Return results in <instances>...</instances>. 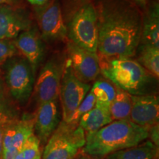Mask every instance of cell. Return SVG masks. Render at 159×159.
Listing matches in <instances>:
<instances>
[{
	"instance_id": "cell-18",
	"label": "cell",
	"mask_w": 159,
	"mask_h": 159,
	"mask_svg": "<svg viewBox=\"0 0 159 159\" xmlns=\"http://www.w3.org/2000/svg\"><path fill=\"white\" fill-rule=\"evenodd\" d=\"M158 147L150 140L132 148L118 150L108 155L105 159H153L158 156Z\"/></svg>"
},
{
	"instance_id": "cell-1",
	"label": "cell",
	"mask_w": 159,
	"mask_h": 159,
	"mask_svg": "<svg viewBox=\"0 0 159 159\" xmlns=\"http://www.w3.org/2000/svg\"><path fill=\"white\" fill-rule=\"evenodd\" d=\"M99 55L106 59L130 58L140 45L142 19L125 0H102L96 9Z\"/></svg>"
},
{
	"instance_id": "cell-34",
	"label": "cell",
	"mask_w": 159,
	"mask_h": 159,
	"mask_svg": "<svg viewBox=\"0 0 159 159\" xmlns=\"http://www.w3.org/2000/svg\"><path fill=\"white\" fill-rule=\"evenodd\" d=\"M92 159H97V158H92Z\"/></svg>"
},
{
	"instance_id": "cell-32",
	"label": "cell",
	"mask_w": 159,
	"mask_h": 159,
	"mask_svg": "<svg viewBox=\"0 0 159 159\" xmlns=\"http://www.w3.org/2000/svg\"><path fill=\"white\" fill-rule=\"evenodd\" d=\"M41 154H40L39 156H38L35 159H41Z\"/></svg>"
},
{
	"instance_id": "cell-16",
	"label": "cell",
	"mask_w": 159,
	"mask_h": 159,
	"mask_svg": "<svg viewBox=\"0 0 159 159\" xmlns=\"http://www.w3.org/2000/svg\"><path fill=\"white\" fill-rule=\"evenodd\" d=\"M108 104L96 102L94 107L80 119L78 125L84 131L92 132L112 122Z\"/></svg>"
},
{
	"instance_id": "cell-15",
	"label": "cell",
	"mask_w": 159,
	"mask_h": 159,
	"mask_svg": "<svg viewBox=\"0 0 159 159\" xmlns=\"http://www.w3.org/2000/svg\"><path fill=\"white\" fill-rule=\"evenodd\" d=\"M34 132V118L16 119L7 123L4 133L3 150L19 152L23 144Z\"/></svg>"
},
{
	"instance_id": "cell-29",
	"label": "cell",
	"mask_w": 159,
	"mask_h": 159,
	"mask_svg": "<svg viewBox=\"0 0 159 159\" xmlns=\"http://www.w3.org/2000/svg\"><path fill=\"white\" fill-rule=\"evenodd\" d=\"M29 3H30L31 5L36 6H41L44 5L45 3H47L49 0H27Z\"/></svg>"
},
{
	"instance_id": "cell-28",
	"label": "cell",
	"mask_w": 159,
	"mask_h": 159,
	"mask_svg": "<svg viewBox=\"0 0 159 159\" xmlns=\"http://www.w3.org/2000/svg\"><path fill=\"white\" fill-rule=\"evenodd\" d=\"M92 157L88 156L87 154H85L83 151L81 150L80 152H79L76 156H75L72 159H92Z\"/></svg>"
},
{
	"instance_id": "cell-19",
	"label": "cell",
	"mask_w": 159,
	"mask_h": 159,
	"mask_svg": "<svg viewBox=\"0 0 159 159\" xmlns=\"http://www.w3.org/2000/svg\"><path fill=\"white\" fill-rule=\"evenodd\" d=\"M131 104V94L117 88L116 96L109 105L112 120L130 119Z\"/></svg>"
},
{
	"instance_id": "cell-26",
	"label": "cell",
	"mask_w": 159,
	"mask_h": 159,
	"mask_svg": "<svg viewBox=\"0 0 159 159\" xmlns=\"http://www.w3.org/2000/svg\"><path fill=\"white\" fill-rule=\"evenodd\" d=\"M159 125L158 124L153 125L148 128V138H150V141L156 146L158 147L159 145Z\"/></svg>"
},
{
	"instance_id": "cell-3",
	"label": "cell",
	"mask_w": 159,
	"mask_h": 159,
	"mask_svg": "<svg viewBox=\"0 0 159 159\" xmlns=\"http://www.w3.org/2000/svg\"><path fill=\"white\" fill-rule=\"evenodd\" d=\"M99 61L102 75L121 90L131 95H143L150 85L151 75L138 61L132 59Z\"/></svg>"
},
{
	"instance_id": "cell-31",
	"label": "cell",
	"mask_w": 159,
	"mask_h": 159,
	"mask_svg": "<svg viewBox=\"0 0 159 159\" xmlns=\"http://www.w3.org/2000/svg\"><path fill=\"white\" fill-rule=\"evenodd\" d=\"M134 1H136L137 3L139 4V5H145V4H146V1L147 0H134Z\"/></svg>"
},
{
	"instance_id": "cell-17",
	"label": "cell",
	"mask_w": 159,
	"mask_h": 159,
	"mask_svg": "<svg viewBox=\"0 0 159 159\" xmlns=\"http://www.w3.org/2000/svg\"><path fill=\"white\" fill-rule=\"evenodd\" d=\"M140 43H148L159 48V7L155 3L148 10L142 25Z\"/></svg>"
},
{
	"instance_id": "cell-33",
	"label": "cell",
	"mask_w": 159,
	"mask_h": 159,
	"mask_svg": "<svg viewBox=\"0 0 159 159\" xmlns=\"http://www.w3.org/2000/svg\"><path fill=\"white\" fill-rule=\"evenodd\" d=\"M77 1H79V2H83V1H85V0H77Z\"/></svg>"
},
{
	"instance_id": "cell-12",
	"label": "cell",
	"mask_w": 159,
	"mask_h": 159,
	"mask_svg": "<svg viewBox=\"0 0 159 159\" xmlns=\"http://www.w3.org/2000/svg\"><path fill=\"white\" fill-rule=\"evenodd\" d=\"M130 120L144 128L158 124L159 119V100L155 94L131 95Z\"/></svg>"
},
{
	"instance_id": "cell-7",
	"label": "cell",
	"mask_w": 159,
	"mask_h": 159,
	"mask_svg": "<svg viewBox=\"0 0 159 159\" xmlns=\"http://www.w3.org/2000/svg\"><path fill=\"white\" fill-rule=\"evenodd\" d=\"M90 89L91 85L89 83L83 82L76 77L71 69L70 61L67 59L64 63L59 91L63 114L62 121L68 122Z\"/></svg>"
},
{
	"instance_id": "cell-10",
	"label": "cell",
	"mask_w": 159,
	"mask_h": 159,
	"mask_svg": "<svg viewBox=\"0 0 159 159\" xmlns=\"http://www.w3.org/2000/svg\"><path fill=\"white\" fill-rule=\"evenodd\" d=\"M67 53L71 69L77 78L86 83L97 78L100 73L99 57L97 52L83 49L70 41L67 43Z\"/></svg>"
},
{
	"instance_id": "cell-13",
	"label": "cell",
	"mask_w": 159,
	"mask_h": 159,
	"mask_svg": "<svg viewBox=\"0 0 159 159\" xmlns=\"http://www.w3.org/2000/svg\"><path fill=\"white\" fill-rule=\"evenodd\" d=\"M13 42L18 52L29 61L35 72L44 55V44L38 31L30 27L19 33Z\"/></svg>"
},
{
	"instance_id": "cell-25",
	"label": "cell",
	"mask_w": 159,
	"mask_h": 159,
	"mask_svg": "<svg viewBox=\"0 0 159 159\" xmlns=\"http://www.w3.org/2000/svg\"><path fill=\"white\" fill-rule=\"evenodd\" d=\"M18 54V50L13 40L0 39V63Z\"/></svg>"
},
{
	"instance_id": "cell-2",
	"label": "cell",
	"mask_w": 159,
	"mask_h": 159,
	"mask_svg": "<svg viewBox=\"0 0 159 159\" xmlns=\"http://www.w3.org/2000/svg\"><path fill=\"white\" fill-rule=\"evenodd\" d=\"M148 128L130 119L112 121L99 130L88 132L82 150L94 158L136 146L148 139Z\"/></svg>"
},
{
	"instance_id": "cell-5",
	"label": "cell",
	"mask_w": 159,
	"mask_h": 159,
	"mask_svg": "<svg viewBox=\"0 0 159 159\" xmlns=\"http://www.w3.org/2000/svg\"><path fill=\"white\" fill-rule=\"evenodd\" d=\"M5 84L11 97L24 105L29 100L35 84V71L27 59L14 55L2 66Z\"/></svg>"
},
{
	"instance_id": "cell-9",
	"label": "cell",
	"mask_w": 159,
	"mask_h": 159,
	"mask_svg": "<svg viewBox=\"0 0 159 159\" xmlns=\"http://www.w3.org/2000/svg\"><path fill=\"white\" fill-rule=\"evenodd\" d=\"M35 10L41 39L50 41L63 40L66 37L67 27L58 2L49 0L44 5L36 6Z\"/></svg>"
},
{
	"instance_id": "cell-11",
	"label": "cell",
	"mask_w": 159,
	"mask_h": 159,
	"mask_svg": "<svg viewBox=\"0 0 159 159\" xmlns=\"http://www.w3.org/2000/svg\"><path fill=\"white\" fill-rule=\"evenodd\" d=\"M31 27V20L25 10L4 4L0 5V39L13 40Z\"/></svg>"
},
{
	"instance_id": "cell-6",
	"label": "cell",
	"mask_w": 159,
	"mask_h": 159,
	"mask_svg": "<svg viewBox=\"0 0 159 159\" xmlns=\"http://www.w3.org/2000/svg\"><path fill=\"white\" fill-rule=\"evenodd\" d=\"M67 35L75 44L97 53L98 21L94 5L86 4L77 10L69 22Z\"/></svg>"
},
{
	"instance_id": "cell-23",
	"label": "cell",
	"mask_w": 159,
	"mask_h": 159,
	"mask_svg": "<svg viewBox=\"0 0 159 159\" xmlns=\"http://www.w3.org/2000/svg\"><path fill=\"white\" fill-rule=\"evenodd\" d=\"M39 139L33 134L23 144L15 159H35L41 154Z\"/></svg>"
},
{
	"instance_id": "cell-27",
	"label": "cell",
	"mask_w": 159,
	"mask_h": 159,
	"mask_svg": "<svg viewBox=\"0 0 159 159\" xmlns=\"http://www.w3.org/2000/svg\"><path fill=\"white\" fill-rule=\"evenodd\" d=\"M7 124H0V159H2L3 152V137Z\"/></svg>"
},
{
	"instance_id": "cell-14",
	"label": "cell",
	"mask_w": 159,
	"mask_h": 159,
	"mask_svg": "<svg viewBox=\"0 0 159 159\" xmlns=\"http://www.w3.org/2000/svg\"><path fill=\"white\" fill-rule=\"evenodd\" d=\"M60 122L56 100L39 105L34 118V129L40 142L46 144Z\"/></svg>"
},
{
	"instance_id": "cell-21",
	"label": "cell",
	"mask_w": 159,
	"mask_h": 159,
	"mask_svg": "<svg viewBox=\"0 0 159 159\" xmlns=\"http://www.w3.org/2000/svg\"><path fill=\"white\" fill-rule=\"evenodd\" d=\"M6 85L0 77V124L7 123L16 119V112L10 102Z\"/></svg>"
},
{
	"instance_id": "cell-20",
	"label": "cell",
	"mask_w": 159,
	"mask_h": 159,
	"mask_svg": "<svg viewBox=\"0 0 159 159\" xmlns=\"http://www.w3.org/2000/svg\"><path fill=\"white\" fill-rule=\"evenodd\" d=\"M139 63L151 75L158 78L159 76V48L148 43L139 45Z\"/></svg>"
},
{
	"instance_id": "cell-4",
	"label": "cell",
	"mask_w": 159,
	"mask_h": 159,
	"mask_svg": "<svg viewBox=\"0 0 159 159\" xmlns=\"http://www.w3.org/2000/svg\"><path fill=\"white\" fill-rule=\"evenodd\" d=\"M85 143V131L79 125L61 121L46 143L42 159H72Z\"/></svg>"
},
{
	"instance_id": "cell-30",
	"label": "cell",
	"mask_w": 159,
	"mask_h": 159,
	"mask_svg": "<svg viewBox=\"0 0 159 159\" xmlns=\"http://www.w3.org/2000/svg\"><path fill=\"white\" fill-rule=\"evenodd\" d=\"M13 0H0V5H4V4H9L11 3Z\"/></svg>"
},
{
	"instance_id": "cell-24",
	"label": "cell",
	"mask_w": 159,
	"mask_h": 159,
	"mask_svg": "<svg viewBox=\"0 0 159 159\" xmlns=\"http://www.w3.org/2000/svg\"><path fill=\"white\" fill-rule=\"evenodd\" d=\"M96 98H95L94 95L91 92V91H89L88 94L83 100L81 102L80 104L77 107L76 110L74 111L73 114L69 119L68 122L73 123V124L78 125L80 119L85 114H86L88 111L91 110L94 107L96 104Z\"/></svg>"
},
{
	"instance_id": "cell-22",
	"label": "cell",
	"mask_w": 159,
	"mask_h": 159,
	"mask_svg": "<svg viewBox=\"0 0 159 159\" xmlns=\"http://www.w3.org/2000/svg\"><path fill=\"white\" fill-rule=\"evenodd\" d=\"M97 102L110 105L116 96V89L110 83L105 80H98L91 89Z\"/></svg>"
},
{
	"instance_id": "cell-8",
	"label": "cell",
	"mask_w": 159,
	"mask_h": 159,
	"mask_svg": "<svg viewBox=\"0 0 159 159\" xmlns=\"http://www.w3.org/2000/svg\"><path fill=\"white\" fill-rule=\"evenodd\" d=\"M64 63L57 58L49 60L40 70L34 85V94L38 105L57 100Z\"/></svg>"
}]
</instances>
